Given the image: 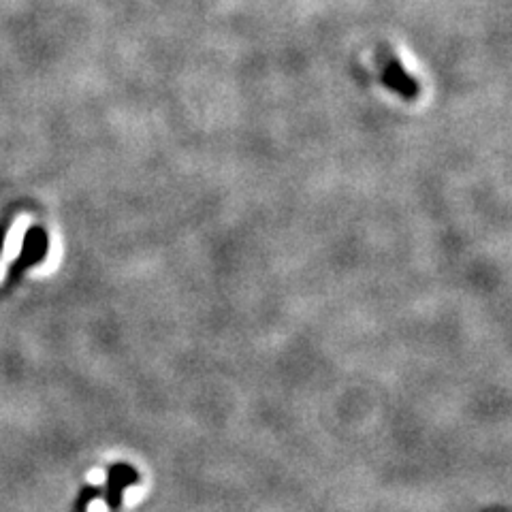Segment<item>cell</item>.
Instances as JSON below:
<instances>
[{"mask_svg": "<svg viewBox=\"0 0 512 512\" xmlns=\"http://www.w3.org/2000/svg\"><path fill=\"white\" fill-rule=\"evenodd\" d=\"M45 250H47V235H45V231H41V229H30V231L26 233V239H24L22 254H20L18 259L13 261V265L9 267V280L18 278L26 267L39 263V261L43 259V256H45Z\"/></svg>", "mask_w": 512, "mask_h": 512, "instance_id": "1", "label": "cell"}, {"mask_svg": "<svg viewBox=\"0 0 512 512\" xmlns=\"http://www.w3.org/2000/svg\"><path fill=\"white\" fill-rule=\"evenodd\" d=\"M5 237H7V222L0 227V254H3V248H5Z\"/></svg>", "mask_w": 512, "mask_h": 512, "instance_id": "2", "label": "cell"}]
</instances>
